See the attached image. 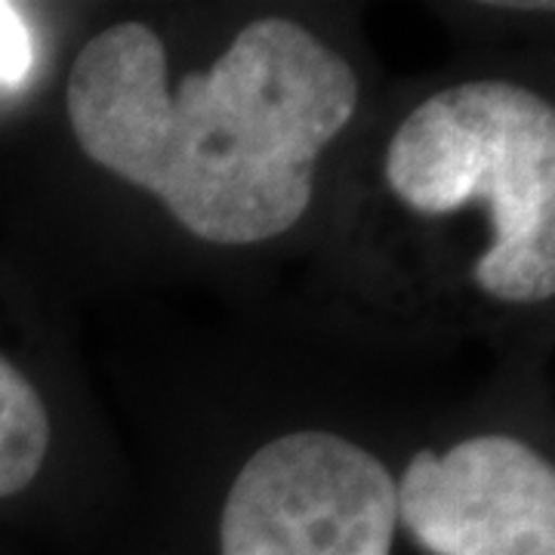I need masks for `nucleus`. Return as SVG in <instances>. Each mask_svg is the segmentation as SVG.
<instances>
[{
    "label": "nucleus",
    "instance_id": "1",
    "mask_svg": "<svg viewBox=\"0 0 555 555\" xmlns=\"http://www.w3.org/2000/svg\"><path fill=\"white\" fill-rule=\"evenodd\" d=\"M356 68L287 16L247 22L210 68L170 72L139 20L78 50L65 118L83 158L217 247L281 238L315 198L321 155L358 112Z\"/></svg>",
    "mask_w": 555,
    "mask_h": 555
},
{
    "label": "nucleus",
    "instance_id": "2",
    "mask_svg": "<svg viewBox=\"0 0 555 555\" xmlns=\"http://www.w3.org/2000/svg\"><path fill=\"white\" fill-rule=\"evenodd\" d=\"M383 177L416 217L481 210L488 247L473 281L485 297H555V108L543 93L503 78L429 93L392 130Z\"/></svg>",
    "mask_w": 555,
    "mask_h": 555
},
{
    "label": "nucleus",
    "instance_id": "3",
    "mask_svg": "<svg viewBox=\"0 0 555 555\" xmlns=\"http://www.w3.org/2000/svg\"><path fill=\"white\" fill-rule=\"evenodd\" d=\"M389 466L331 429L269 438L219 503L210 555H396Z\"/></svg>",
    "mask_w": 555,
    "mask_h": 555
},
{
    "label": "nucleus",
    "instance_id": "4",
    "mask_svg": "<svg viewBox=\"0 0 555 555\" xmlns=\"http://www.w3.org/2000/svg\"><path fill=\"white\" fill-rule=\"evenodd\" d=\"M398 528L423 555H555L553 460L485 433L420 451L396 481Z\"/></svg>",
    "mask_w": 555,
    "mask_h": 555
},
{
    "label": "nucleus",
    "instance_id": "5",
    "mask_svg": "<svg viewBox=\"0 0 555 555\" xmlns=\"http://www.w3.org/2000/svg\"><path fill=\"white\" fill-rule=\"evenodd\" d=\"M50 438V414L35 383L0 356V500L22 494L40 476Z\"/></svg>",
    "mask_w": 555,
    "mask_h": 555
},
{
    "label": "nucleus",
    "instance_id": "6",
    "mask_svg": "<svg viewBox=\"0 0 555 555\" xmlns=\"http://www.w3.org/2000/svg\"><path fill=\"white\" fill-rule=\"evenodd\" d=\"M31 68V43L16 7L0 3V83L16 87Z\"/></svg>",
    "mask_w": 555,
    "mask_h": 555
}]
</instances>
